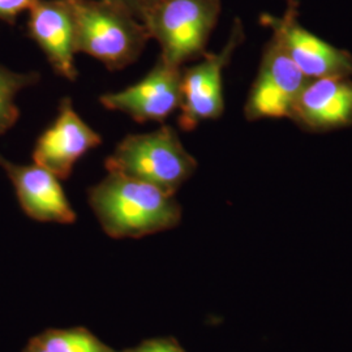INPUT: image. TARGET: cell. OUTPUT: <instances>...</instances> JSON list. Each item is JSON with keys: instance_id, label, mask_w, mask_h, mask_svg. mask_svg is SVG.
<instances>
[{"instance_id": "cell-1", "label": "cell", "mask_w": 352, "mask_h": 352, "mask_svg": "<svg viewBox=\"0 0 352 352\" xmlns=\"http://www.w3.org/2000/svg\"><path fill=\"white\" fill-rule=\"evenodd\" d=\"M88 199L102 230L113 239H140L171 230L182 221V206L174 195L118 173H109L89 189Z\"/></svg>"}, {"instance_id": "cell-2", "label": "cell", "mask_w": 352, "mask_h": 352, "mask_svg": "<svg viewBox=\"0 0 352 352\" xmlns=\"http://www.w3.org/2000/svg\"><path fill=\"white\" fill-rule=\"evenodd\" d=\"M76 52L88 54L110 71L135 63L151 39L139 17L110 0H69Z\"/></svg>"}, {"instance_id": "cell-3", "label": "cell", "mask_w": 352, "mask_h": 352, "mask_svg": "<svg viewBox=\"0 0 352 352\" xmlns=\"http://www.w3.org/2000/svg\"><path fill=\"white\" fill-rule=\"evenodd\" d=\"M107 173L149 183L175 196L197 168V161L183 146L171 126L151 133L128 135L104 161Z\"/></svg>"}, {"instance_id": "cell-4", "label": "cell", "mask_w": 352, "mask_h": 352, "mask_svg": "<svg viewBox=\"0 0 352 352\" xmlns=\"http://www.w3.org/2000/svg\"><path fill=\"white\" fill-rule=\"evenodd\" d=\"M221 14V0H158L140 20L160 43V58L183 67L206 55V45Z\"/></svg>"}, {"instance_id": "cell-5", "label": "cell", "mask_w": 352, "mask_h": 352, "mask_svg": "<svg viewBox=\"0 0 352 352\" xmlns=\"http://www.w3.org/2000/svg\"><path fill=\"white\" fill-rule=\"evenodd\" d=\"M245 38L244 28L235 19L226 45L219 52H206L200 63L182 71V101L177 124L193 131L205 120H215L225 111L223 69Z\"/></svg>"}, {"instance_id": "cell-6", "label": "cell", "mask_w": 352, "mask_h": 352, "mask_svg": "<svg viewBox=\"0 0 352 352\" xmlns=\"http://www.w3.org/2000/svg\"><path fill=\"white\" fill-rule=\"evenodd\" d=\"M308 82L309 78L292 62L277 38L272 36L244 106L247 120L291 118L294 106Z\"/></svg>"}, {"instance_id": "cell-7", "label": "cell", "mask_w": 352, "mask_h": 352, "mask_svg": "<svg viewBox=\"0 0 352 352\" xmlns=\"http://www.w3.org/2000/svg\"><path fill=\"white\" fill-rule=\"evenodd\" d=\"M298 3L289 0L282 17L264 14L263 24L309 80L330 76H352V55L317 37L299 23Z\"/></svg>"}, {"instance_id": "cell-8", "label": "cell", "mask_w": 352, "mask_h": 352, "mask_svg": "<svg viewBox=\"0 0 352 352\" xmlns=\"http://www.w3.org/2000/svg\"><path fill=\"white\" fill-rule=\"evenodd\" d=\"M182 68L158 58L151 72L135 85L101 96L100 102L109 110L120 111L138 123L164 120L180 107Z\"/></svg>"}, {"instance_id": "cell-9", "label": "cell", "mask_w": 352, "mask_h": 352, "mask_svg": "<svg viewBox=\"0 0 352 352\" xmlns=\"http://www.w3.org/2000/svg\"><path fill=\"white\" fill-rule=\"evenodd\" d=\"M101 144V135L76 113L69 98H64L56 119L38 138L32 155L34 164L65 180L72 174L76 162Z\"/></svg>"}, {"instance_id": "cell-10", "label": "cell", "mask_w": 352, "mask_h": 352, "mask_svg": "<svg viewBox=\"0 0 352 352\" xmlns=\"http://www.w3.org/2000/svg\"><path fill=\"white\" fill-rule=\"evenodd\" d=\"M0 167L12 183L23 212L38 222L71 225L76 213L60 179L39 164H14L0 155Z\"/></svg>"}, {"instance_id": "cell-11", "label": "cell", "mask_w": 352, "mask_h": 352, "mask_svg": "<svg viewBox=\"0 0 352 352\" xmlns=\"http://www.w3.org/2000/svg\"><path fill=\"white\" fill-rule=\"evenodd\" d=\"M26 34L43 51L56 75L75 81V21L69 0H37L29 10Z\"/></svg>"}, {"instance_id": "cell-12", "label": "cell", "mask_w": 352, "mask_h": 352, "mask_svg": "<svg viewBox=\"0 0 352 352\" xmlns=\"http://www.w3.org/2000/svg\"><path fill=\"white\" fill-rule=\"evenodd\" d=\"M291 120L312 132L352 124V76L309 80L291 113Z\"/></svg>"}, {"instance_id": "cell-13", "label": "cell", "mask_w": 352, "mask_h": 352, "mask_svg": "<svg viewBox=\"0 0 352 352\" xmlns=\"http://www.w3.org/2000/svg\"><path fill=\"white\" fill-rule=\"evenodd\" d=\"M34 340L47 352H118L84 327L47 329Z\"/></svg>"}, {"instance_id": "cell-14", "label": "cell", "mask_w": 352, "mask_h": 352, "mask_svg": "<svg viewBox=\"0 0 352 352\" xmlns=\"http://www.w3.org/2000/svg\"><path fill=\"white\" fill-rule=\"evenodd\" d=\"M41 76L37 72L19 74L0 65V136L10 131L20 118L16 97L23 89L36 85Z\"/></svg>"}, {"instance_id": "cell-15", "label": "cell", "mask_w": 352, "mask_h": 352, "mask_svg": "<svg viewBox=\"0 0 352 352\" xmlns=\"http://www.w3.org/2000/svg\"><path fill=\"white\" fill-rule=\"evenodd\" d=\"M37 0H0V21L14 25L19 16L29 11Z\"/></svg>"}, {"instance_id": "cell-16", "label": "cell", "mask_w": 352, "mask_h": 352, "mask_svg": "<svg viewBox=\"0 0 352 352\" xmlns=\"http://www.w3.org/2000/svg\"><path fill=\"white\" fill-rule=\"evenodd\" d=\"M118 352H186L184 349L173 338H154L144 340L139 346Z\"/></svg>"}, {"instance_id": "cell-17", "label": "cell", "mask_w": 352, "mask_h": 352, "mask_svg": "<svg viewBox=\"0 0 352 352\" xmlns=\"http://www.w3.org/2000/svg\"><path fill=\"white\" fill-rule=\"evenodd\" d=\"M155 1H158V0H132L133 10H135L136 16L140 19V14H141V12H142L145 8L151 7V4H154Z\"/></svg>"}, {"instance_id": "cell-18", "label": "cell", "mask_w": 352, "mask_h": 352, "mask_svg": "<svg viewBox=\"0 0 352 352\" xmlns=\"http://www.w3.org/2000/svg\"><path fill=\"white\" fill-rule=\"evenodd\" d=\"M23 352H47L34 338L29 340V343L26 344L25 349Z\"/></svg>"}, {"instance_id": "cell-19", "label": "cell", "mask_w": 352, "mask_h": 352, "mask_svg": "<svg viewBox=\"0 0 352 352\" xmlns=\"http://www.w3.org/2000/svg\"><path fill=\"white\" fill-rule=\"evenodd\" d=\"M110 1H113V3H118V4H122V6H124L126 8H129L132 12L135 13V10H133V4H132V0H110ZM136 14V13H135Z\"/></svg>"}]
</instances>
